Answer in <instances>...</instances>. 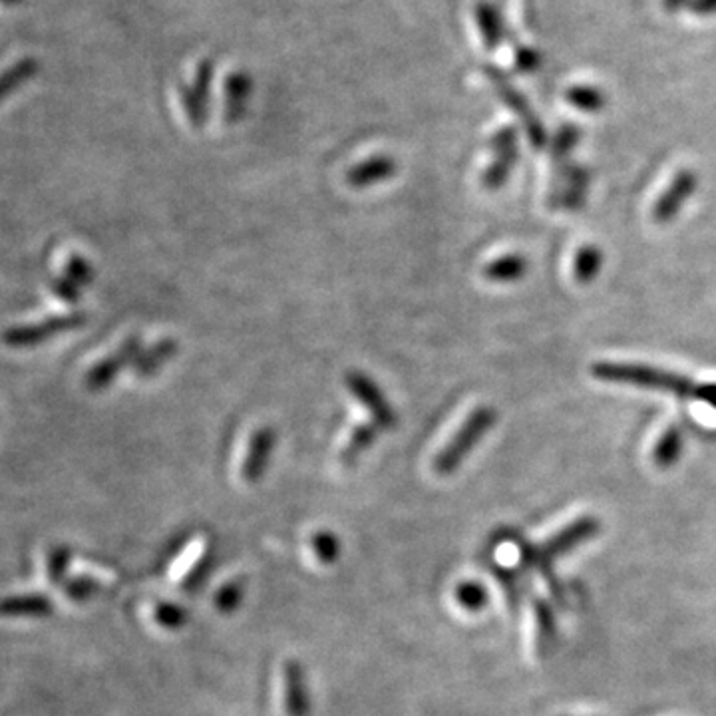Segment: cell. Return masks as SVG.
<instances>
[{
	"label": "cell",
	"mask_w": 716,
	"mask_h": 716,
	"mask_svg": "<svg viewBox=\"0 0 716 716\" xmlns=\"http://www.w3.org/2000/svg\"><path fill=\"white\" fill-rule=\"evenodd\" d=\"M591 374L611 384H627L645 390L675 394L681 400L705 402L716 410V382L701 384L689 376L663 370L657 366H649L641 362H611V360L595 362L591 366Z\"/></svg>",
	"instance_id": "obj_1"
},
{
	"label": "cell",
	"mask_w": 716,
	"mask_h": 716,
	"mask_svg": "<svg viewBox=\"0 0 716 716\" xmlns=\"http://www.w3.org/2000/svg\"><path fill=\"white\" fill-rule=\"evenodd\" d=\"M498 412L492 406H478L472 414L464 420L460 430L450 438V442L436 454L432 468L438 476H450L456 472L462 462L470 456L476 444L490 432L496 424Z\"/></svg>",
	"instance_id": "obj_2"
},
{
	"label": "cell",
	"mask_w": 716,
	"mask_h": 716,
	"mask_svg": "<svg viewBox=\"0 0 716 716\" xmlns=\"http://www.w3.org/2000/svg\"><path fill=\"white\" fill-rule=\"evenodd\" d=\"M484 74L490 82V86L496 90V94L500 96V100L516 114V118L522 122L526 136L530 140V144L541 150L547 144V132L543 128V122L539 120V116L534 110V106L528 102V98L508 80V76L496 68V66H484Z\"/></svg>",
	"instance_id": "obj_3"
},
{
	"label": "cell",
	"mask_w": 716,
	"mask_h": 716,
	"mask_svg": "<svg viewBox=\"0 0 716 716\" xmlns=\"http://www.w3.org/2000/svg\"><path fill=\"white\" fill-rule=\"evenodd\" d=\"M601 522L595 516H579L573 522H569L565 528H561L557 534L547 537L539 547L534 549L532 557L536 563H551L557 557L581 547L589 539L599 534Z\"/></svg>",
	"instance_id": "obj_4"
},
{
	"label": "cell",
	"mask_w": 716,
	"mask_h": 716,
	"mask_svg": "<svg viewBox=\"0 0 716 716\" xmlns=\"http://www.w3.org/2000/svg\"><path fill=\"white\" fill-rule=\"evenodd\" d=\"M88 321L86 313H70V315H58V317H50L42 323L36 325H22V327H14L8 329L4 333V343L8 347L14 349H26V347H36L42 345L62 333L68 331H76L80 327H84Z\"/></svg>",
	"instance_id": "obj_5"
},
{
	"label": "cell",
	"mask_w": 716,
	"mask_h": 716,
	"mask_svg": "<svg viewBox=\"0 0 716 716\" xmlns=\"http://www.w3.org/2000/svg\"><path fill=\"white\" fill-rule=\"evenodd\" d=\"M591 176L583 166L567 164L553 170L551 189H549V205L553 209L579 211L587 201Z\"/></svg>",
	"instance_id": "obj_6"
},
{
	"label": "cell",
	"mask_w": 716,
	"mask_h": 716,
	"mask_svg": "<svg viewBox=\"0 0 716 716\" xmlns=\"http://www.w3.org/2000/svg\"><path fill=\"white\" fill-rule=\"evenodd\" d=\"M518 130L514 126H504L500 128L492 140H490V150H492V162L486 168L482 183L486 189H500L506 185V181L512 176L516 164H518Z\"/></svg>",
	"instance_id": "obj_7"
},
{
	"label": "cell",
	"mask_w": 716,
	"mask_h": 716,
	"mask_svg": "<svg viewBox=\"0 0 716 716\" xmlns=\"http://www.w3.org/2000/svg\"><path fill=\"white\" fill-rule=\"evenodd\" d=\"M345 384L353 392L358 402L370 412L372 422L380 430H388L396 424V412L392 404L388 402L386 394L380 390V386L364 372L351 370L345 374Z\"/></svg>",
	"instance_id": "obj_8"
},
{
	"label": "cell",
	"mask_w": 716,
	"mask_h": 716,
	"mask_svg": "<svg viewBox=\"0 0 716 716\" xmlns=\"http://www.w3.org/2000/svg\"><path fill=\"white\" fill-rule=\"evenodd\" d=\"M213 60H201L191 84L181 86V104L193 128H203L209 118V94L213 84Z\"/></svg>",
	"instance_id": "obj_9"
},
{
	"label": "cell",
	"mask_w": 716,
	"mask_h": 716,
	"mask_svg": "<svg viewBox=\"0 0 716 716\" xmlns=\"http://www.w3.org/2000/svg\"><path fill=\"white\" fill-rule=\"evenodd\" d=\"M144 347L138 337H130L114 355L102 358L98 364H94L86 374V388L92 392H102L108 386L114 384V380L120 376L124 368L134 362L142 355Z\"/></svg>",
	"instance_id": "obj_10"
},
{
	"label": "cell",
	"mask_w": 716,
	"mask_h": 716,
	"mask_svg": "<svg viewBox=\"0 0 716 716\" xmlns=\"http://www.w3.org/2000/svg\"><path fill=\"white\" fill-rule=\"evenodd\" d=\"M277 446V430L261 426L249 438V446L241 464V478L245 484H257L269 468L271 456Z\"/></svg>",
	"instance_id": "obj_11"
},
{
	"label": "cell",
	"mask_w": 716,
	"mask_h": 716,
	"mask_svg": "<svg viewBox=\"0 0 716 716\" xmlns=\"http://www.w3.org/2000/svg\"><path fill=\"white\" fill-rule=\"evenodd\" d=\"M281 703L287 716H309L311 711L305 671L293 659L281 665Z\"/></svg>",
	"instance_id": "obj_12"
},
{
	"label": "cell",
	"mask_w": 716,
	"mask_h": 716,
	"mask_svg": "<svg viewBox=\"0 0 716 716\" xmlns=\"http://www.w3.org/2000/svg\"><path fill=\"white\" fill-rule=\"evenodd\" d=\"M697 185H699V178L693 170H681L669 183V187L659 195V199L655 201V207H653L655 221L657 223L673 221L681 213L683 205L693 197Z\"/></svg>",
	"instance_id": "obj_13"
},
{
	"label": "cell",
	"mask_w": 716,
	"mask_h": 716,
	"mask_svg": "<svg viewBox=\"0 0 716 716\" xmlns=\"http://www.w3.org/2000/svg\"><path fill=\"white\" fill-rule=\"evenodd\" d=\"M253 82L247 72H231L225 80V104L223 116L227 124H237L243 120L247 112V104L251 98Z\"/></svg>",
	"instance_id": "obj_14"
},
{
	"label": "cell",
	"mask_w": 716,
	"mask_h": 716,
	"mask_svg": "<svg viewBox=\"0 0 716 716\" xmlns=\"http://www.w3.org/2000/svg\"><path fill=\"white\" fill-rule=\"evenodd\" d=\"M396 172H398L396 160L392 156L378 154V156H372V158L360 162L355 168H351L347 172V183L355 189H364V187L394 178Z\"/></svg>",
	"instance_id": "obj_15"
},
{
	"label": "cell",
	"mask_w": 716,
	"mask_h": 716,
	"mask_svg": "<svg viewBox=\"0 0 716 716\" xmlns=\"http://www.w3.org/2000/svg\"><path fill=\"white\" fill-rule=\"evenodd\" d=\"M474 20L486 50L496 52L506 36V26L500 8L490 0H480L474 6Z\"/></svg>",
	"instance_id": "obj_16"
},
{
	"label": "cell",
	"mask_w": 716,
	"mask_h": 716,
	"mask_svg": "<svg viewBox=\"0 0 716 716\" xmlns=\"http://www.w3.org/2000/svg\"><path fill=\"white\" fill-rule=\"evenodd\" d=\"M207 561H209V541L195 539L191 545L185 547L178 561L172 565L170 577L185 585L195 583L201 577V571L207 567Z\"/></svg>",
	"instance_id": "obj_17"
},
{
	"label": "cell",
	"mask_w": 716,
	"mask_h": 716,
	"mask_svg": "<svg viewBox=\"0 0 716 716\" xmlns=\"http://www.w3.org/2000/svg\"><path fill=\"white\" fill-rule=\"evenodd\" d=\"M685 444V432L679 424H671L665 428V432L659 436L655 448H653V462L657 468L661 470H669L673 468L681 454H683V446Z\"/></svg>",
	"instance_id": "obj_18"
},
{
	"label": "cell",
	"mask_w": 716,
	"mask_h": 716,
	"mask_svg": "<svg viewBox=\"0 0 716 716\" xmlns=\"http://www.w3.org/2000/svg\"><path fill=\"white\" fill-rule=\"evenodd\" d=\"M178 355V343L174 339H162L156 345L142 351V355L134 362V372L140 378H150L158 374L166 362Z\"/></svg>",
	"instance_id": "obj_19"
},
{
	"label": "cell",
	"mask_w": 716,
	"mask_h": 716,
	"mask_svg": "<svg viewBox=\"0 0 716 716\" xmlns=\"http://www.w3.org/2000/svg\"><path fill=\"white\" fill-rule=\"evenodd\" d=\"M528 261L520 253H508L484 267V277L492 283H514L526 275Z\"/></svg>",
	"instance_id": "obj_20"
},
{
	"label": "cell",
	"mask_w": 716,
	"mask_h": 716,
	"mask_svg": "<svg viewBox=\"0 0 716 716\" xmlns=\"http://www.w3.org/2000/svg\"><path fill=\"white\" fill-rule=\"evenodd\" d=\"M380 428L374 422H364L358 424L357 428L351 432L347 444L343 446V450L339 452V460L343 466H355L358 458L376 442Z\"/></svg>",
	"instance_id": "obj_21"
},
{
	"label": "cell",
	"mask_w": 716,
	"mask_h": 716,
	"mask_svg": "<svg viewBox=\"0 0 716 716\" xmlns=\"http://www.w3.org/2000/svg\"><path fill=\"white\" fill-rule=\"evenodd\" d=\"M581 140V128L577 124H563L551 144V164L553 170L571 164V154L575 150V146Z\"/></svg>",
	"instance_id": "obj_22"
},
{
	"label": "cell",
	"mask_w": 716,
	"mask_h": 716,
	"mask_svg": "<svg viewBox=\"0 0 716 716\" xmlns=\"http://www.w3.org/2000/svg\"><path fill=\"white\" fill-rule=\"evenodd\" d=\"M565 100H567L573 108H577V110H581V112H585V114H597V112L603 110L605 104H607L605 94H603L599 88L587 86V84L569 88V90L565 92Z\"/></svg>",
	"instance_id": "obj_23"
},
{
	"label": "cell",
	"mask_w": 716,
	"mask_h": 716,
	"mask_svg": "<svg viewBox=\"0 0 716 716\" xmlns=\"http://www.w3.org/2000/svg\"><path fill=\"white\" fill-rule=\"evenodd\" d=\"M603 265V253L597 245H585L577 251L573 263V275L577 283H591Z\"/></svg>",
	"instance_id": "obj_24"
},
{
	"label": "cell",
	"mask_w": 716,
	"mask_h": 716,
	"mask_svg": "<svg viewBox=\"0 0 716 716\" xmlns=\"http://www.w3.org/2000/svg\"><path fill=\"white\" fill-rule=\"evenodd\" d=\"M454 601L468 613H478L488 605V591L478 581H462L454 589Z\"/></svg>",
	"instance_id": "obj_25"
},
{
	"label": "cell",
	"mask_w": 716,
	"mask_h": 716,
	"mask_svg": "<svg viewBox=\"0 0 716 716\" xmlns=\"http://www.w3.org/2000/svg\"><path fill=\"white\" fill-rule=\"evenodd\" d=\"M534 619H536V649L547 651L555 641V621L549 605L545 601H534Z\"/></svg>",
	"instance_id": "obj_26"
},
{
	"label": "cell",
	"mask_w": 716,
	"mask_h": 716,
	"mask_svg": "<svg viewBox=\"0 0 716 716\" xmlns=\"http://www.w3.org/2000/svg\"><path fill=\"white\" fill-rule=\"evenodd\" d=\"M309 551L321 565H333L339 559L341 543L339 537L331 532H315L309 537Z\"/></svg>",
	"instance_id": "obj_27"
},
{
	"label": "cell",
	"mask_w": 716,
	"mask_h": 716,
	"mask_svg": "<svg viewBox=\"0 0 716 716\" xmlns=\"http://www.w3.org/2000/svg\"><path fill=\"white\" fill-rule=\"evenodd\" d=\"M243 593H245V583H243L241 577H233V579L225 581L217 589V593L213 597L215 609L219 613H233L239 607V603L243 599Z\"/></svg>",
	"instance_id": "obj_28"
},
{
	"label": "cell",
	"mask_w": 716,
	"mask_h": 716,
	"mask_svg": "<svg viewBox=\"0 0 716 716\" xmlns=\"http://www.w3.org/2000/svg\"><path fill=\"white\" fill-rule=\"evenodd\" d=\"M34 72H36V62L30 60H22L16 66L8 68L0 76V100H4L12 90L22 86L30 76H34Z\"/></svg>",
	"instance_id": "obj_29"
},
{
	"label": "cell",
	"mask_w": 716,
	"mask_h": 716,
	"mask_svg": "<svg viewBox=\"0 0 716 716\" xmlns=\"http://www.w3.org/2000/svg\"><path fill=\"white\" fill-rule=\"evenodd\" d=\"M154 621L164 629H179L185 625V611L168 601L154 605Z\"/></svg>",
	"instance_id": "obj_30"
},
{
	"label": "cell",
	"mask_w": 716,
	"mask_h": 716,
	"mask_svg": "<svg viewBox=\"0 0 716 716\" xmlns=\"http://www.w3.org/2000/svg\"><path fill=\"white\" fill-rule=\"evenodd\" d=\"M72 283H76L80 289L88 287L94 281V269L92 265L80 257V255H72L66 263V273H64Z\"/></svg>",
	"instance_id": "obj_31"
},
{
	"label": "cell",
	"mask_w": 716,
	"mask_h": 716,
	"mask_svg": "<svg viewBox=\"0 0 716 716\" xmlns=\"http://www.w3.org/2000/svg\"><path fill=\"white\" fill-rule=\"evenodd\" d=\"M541 54L537 52L536 48L532 46H518L516 52H514V62H516V68L522 72V74H532L539 70L541 66Z\"/></svg>",
	"instance_id": "obj_32"
},
{
	"label": "cell",
	"mask_w": 716,
	"mask_h": 716,
	"mask_svg": "<svg viewBox=\"0 0 716 716\" xmlns=\"http://www.w3.org/2000/svg\"><path fill=\"white\" fill-rule=\"evenodd\" d=\"M50 289H52V293H54L56 297H60V299H62L64 303H68V305H74V303H78V301L82 299V289H80L76 283H72L66 275L56 277V279L52 281Z\"/></svg>",
	"instance_id": "obj_33"
},
{
	"label": "cell",
	"mask_w": 716,
	"mask_h": 716,
	"mask_svg": "<svg viewBox=\"0 0 716 716\" xmlns=\"http://www.w3.org/2000/svg\"><path fill=\"white\" fill-rule=\"evenodd\" d=\"M687 10L699 18L716 16V0H693Z\"/></svg>",
	"instance_id": "obj_34"
},
{
	"label": "cell",
	"mask_w": 716,
	"mask_h": 716,
	"mask_svg": "<svg viewBox=\"0 0 716 716\" xmlns=\"http://www.w3.org/2000/svg\"><path fill=\"white\" fill-rule=\"evenodd\" d=\"M693 0H661V8L669 14H677V12H683L691 6Z\"/></svg>",
	"instance_id": "obj_35"
}]
</instances>
